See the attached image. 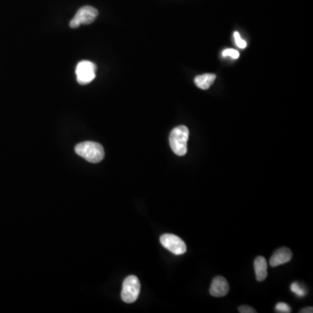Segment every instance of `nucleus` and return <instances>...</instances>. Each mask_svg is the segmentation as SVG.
<instances>
[{
  "label": "nucleus",
  "mask_w": 313,
  "mask_h": 313,
  "mask_svg": "<svg viewBox=\"0 0 313 313\" xmlns=\"http://www.w3.org/2000/svg\"><path fill=\"white\" fill-rule=\"evenodd\" d=\"M75 151L79 156L87 160L90 163H98L104 156V148L96 142L86 141L76 145Z\"/></svg>",
  "instance_id": "1"
},
{
  "label": "nucleus",
  "mask_w": 313,
  "mask_h": 313,
  "mask_svg": "<svg viewBox=\"0 0 313 313\" xmlns=\"http://www.w3.org/2000/svg\"><path fill=\"white\" fill-rule=\"evenodd\" d=\"M189 129L186 126H180L172 130L169 137L170 146L172 151L178 156H184L187 152Z\"/></svg>",
  "instance_id": "2"
},
{
  "label": "nucleus",
  "mask_w": 313,
  "mask_h": 313,
  "mask_svg": "<svg viewBox=\"0 0 313 313\" xmlns=\"http://www.w3.org/2000/svg\"><path fill=\"white\" fill-rule=\"evenodd\" d=\"M140 282L137 277L134 275L127 277L124 280L123 287L121 292V298L124 302L127 304L134 303L138 299L140 293Z\"/></svg>",
  "instance_id": "3"
},
{
  "label": "nucleus",
  "mask_w": 313,
  "mask_h": 313,
  "mask_svg": "<svg viewBox=\"0 0 313 313\" xmlns=\"http://www.w3.org/2000/svg\"><path fill=\"white\" fill-rule=\"evenodd\" d=\"M98 15V10L94 7L89 6L81 7L70 22V27L75 29L81 25H91L95 21Z\"/></svg>",
  "instance_id": "4"
},
{
  "label": "nucleus",
  "mask_w": 313,
  "mask_h": 313,
  "mask_svg": "<svg viewBox=\"0 0 313 313\" xmlns=\"http://www.w3.org/2000/svg\"><path fill=\"white\" fill-rule=\"evenodd\" d=\"M160 243L165 248L174 255L184 254L187 250L184 240L174 234H164L160 237Z\"/></svg>",
  "instance_id": "5"
},
{
  "label": "nucleus",
  "mask_w": 313,
  "mask_h": 313,
  "mask_svg": "<svg viewBox=\"0 0 313 313\" xmlns=\"http://www.w3.org/2000/svg\"><path fill=\"white\" fill-rule=\"evenodd\" d=\"M95 64L88 60L80 61L76 67L77 82L80 85H87L94 80L96 77Z\"/></svg>",
  "instance_id": "6"
},
{
  "label": "nucleus",
  "mask_w": 313,
  "mask_h": 313,
  "mask_svg": "<svg viewBox=\"0 0 313 313\" xmlns=\"http://www.w3.org/2000/svg\"><path fill=\"white\" fill-rule=\"evenodd\" d=\"M230 290V286L228 284L227 280L221 276L216 277L212 280L210 287V294L216 297L220 298L226 296Z\"/></svg>",
  "instance_id": "7"
},
{
  "label": "nucleus",
  "mask_w": 313,
  "mask_h": 313,
  "mask_svg": "<svg viewBox=\"0 0 313 313\" xmlns=\"http://www.w3.org/2000/svg\"><path fill=\"white\" fill-rule=\"evenodd\" d=\"M292 258V252L290 249L286 247L277 250L271 256L270 259V265L271 267H276L280 264H286L291 261Z\"/></svg>",
  "instance_id": "8"
},
{
  "label": "nucleus",
  "mask_w": 313,
  "mask_h": 313,
  "mask_svg": "<svg viewBox=\"0 0 313 313\" xmlns=\"http://www.w3.org/2000/svg\"><path fill=\"white\" fill-rule=\"evenodd\" d=\"M256 279L259 282L264 281L267 277V261L264 257H258L254 260Z\"/></svg>",
  "instance_id": "9"
},
{
  "label": "nucleus",
  "mask_w": 313,
  "mask_h": 313,
  "mask_svg": "<svg viewBox=\"0 0 313 313\" xmlns=\"http://www.w3.org/2000/svg\"><path fill=\"white\" fill-rule=\"evenodd\" d=\"M215 74L206 73L197 76L194 80V82L200 89L207 90L210 88V86H212V84L215 81Z\"/></svg>",
  "instance_id": "10"
},
{
  "label": "nucleus",
  "mask_w": 313,
  "mask_h": 313,
  "mask_svg": "<svg viewBox=\"0 0 313 313\" xmlns=\"http://www.w3.org/2000/svg\"><path fill=\"white\" fill-rule=\"evenodd\" d=\"M291 291L295 294L298 295V297H304V295L306 294L304 289L297 282L292 283L291 286Z\"/></svg>",
  "instance_id": "11"
},
{
  "label": "nucleus",
  "mask_w": 313,
  "mask_h": 313,
  "mask_svg": "<svg viewBox=\"0 0 313 313\" xmlns=\"http://www.w3.org/2000/svg\"><path fill=\"white\" fill-rule=\"evenodd\" d=\"M275 310H276L277 312L280 313H290L292 311L288 304H286V303H283V302H280V303L277 304Z\"/></svg>",
  "instance_id": "12"
},
{
  "label": "nucleus",
  "mask_w": 313,
  "mask_h": 313,
  "mask_svg": "<svg viewBox=\"0 0 313 313\" xmlns=\"http://www.w3.org/2000/svg\"><path fill=\"white\" fill-rule=\"evenodd\" d=\"M234 40H235V42H236V45L238 47H240V49H245L246 48V46H247V44H246V41L245 40H242V37H240V34L236 31V32H234Z\"/></svg>",
  "instance_id": "13"
},
{
  "label": "nucleus",
  "mask_w": 313,
  "mask_h": 313,
  "mask_svg": "<svg viewBox=\"0 0 313 313\" xmlns=\"http://www.w3.org/2000/svg\"><path fill=\"white\" fill-rule=\"evenodd\" d=\"M223 57H230L231 59H237L240 58V52L237 50L234 49H226L224 50L222 53Z\"/></svg>",
  "instance_id": "14"
},
{
  "label": "nucleus",
  "mask_w": 313,
  "mask_h": 313,
  "mask_svg": "<svg viewBox=\"0 0 313 313\" xmlns=\"http://www.w3.org/2000/svg\"><path fill=\"white\" fill-rule=\"evenodd\" d=\"M239 311L241 313H256L257 310L249 305H242L239 307Z\"/></svg>",
  "instance_id": "15"
},
{
  "label": "nucleus",
  "mask_w": 313,
  "mask_h": 313,
  "mask_svg": "<svg viewBox=\"0 0 313 313\" xmlns=\"http://www.w3.org/2000/svg\"><path fill=\"white\" fill-rule=\"evenodd\" d=\"M300 313H312L313 312V308L312 307H306V308H304V309H302V310L299 311Z\"/></svg>",
  "instance_id": "16"
}]
</instances>
